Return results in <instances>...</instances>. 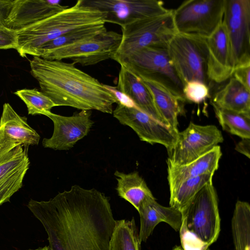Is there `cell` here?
<instances>
[{"instance_id":"4dcf8cb0","label":"cell","mask_w":250,"mask_h":250,"mask_svg":"<svg viewBox=\"0 0 250 250\" xmlns=\"http://www.w3.org/2000/svg\"><path fill=\"white\" fill-rule=\"evenodd\" d=\"M183 93L186 101L199 104L209 96V89L206 84L197 81L185 83Z\"/></svg>"},{"instance_id":"d6986e66","label":"cell","mask_w":250,"mask_h":250,"mask_svg":"<svg viewBox=\"0 0 250 250\" xmlns=\"http://www.w3.org/2000/svg\"><path fill=\"white\" fill-rule=\"evenodd\" d=\"M138 211L140 217L139 238L141 243L147 240L161 222L168 224L176 231H180L182 223L181 212L173 207L161 205L154 197L147 200Z\"/></svg>"},{"instance_id":"277c9868","label":"cell","mask_w":250,"mask_h":250,"mask_svg":"<svg viewBox=\"0 0 250 250\" xmlns=\"http://www.w3.org/2000/svg\"><path fill=\"white\" fill-rule=\"evenodd\" d=\"M181 212L182 223L179 232L185 250H206L217 240L221 220L212 183L201 188Z\"/></svg>"},{"instance_id":"e0dca14e","label":"cell","mask_w":250,"mask_h":250,"mask_svg":"<svg viewBox=\"0 0 250 250\" xmlns=\"http://www.w3.org/2000/svg\"><path fill=\"white\" fill-rule=\"evenodd\" d=\"M207 75L210 81L221 83L229 79L234 68L227 30L223 22L207 39Z\"/></svg>"},{"instance_id":"2e32d148","label":"cell","mask_w":250,"mask_h":250,"mask_svg":"<svg viewBox=\"0 0 250 250\" xmlns=\"http://www.w3.org/2000/svg\"><path fill=\"white\" fill-rule=\"evenodd\" d=\"M68 7L58 0H14L4 25L19 31Z\"/></svg>"},{"instance_id":"ffe728a7","label":"cell","mask_w":250,"mask_h":250,"mask_svg":"<svg viewBox=\"0 0 250 250\" xmlns=\"http://www.w3.org/2000/svg\"><path fill=\"white\" fill-rule=\"evenodd\" d=\"M120 65L117 89L128 96L139 109L166 125L158 112L151 94L142 79L124 65Z\"/></svg>"},{"instance_id":"4316f807","label":"cell","mask_w":250,"mask_h":250,"mask_svg":"<svg viewBox=\"0 0 250 250\" xmlns=\"http://www.w3.org/2000/svg\"><path fill=\"white\" fill-rule=\"evenodd\" d=\"M140 244L134 218L117 220L109 250H140Z\"/></svg>"},{"instance_id":"30bf717a","label":"cell","mask_w":250,"mask_h":250,"mask_svg":"<svg viewBox=\"0 0 250 250\" xmlns=\"http://www.w3.org/2000/svg\"><path fill=\"white\" fill-rule=\"evenodd\" d=\"M221 132L214 125H199L190 123L178 132L173 146L167 151V165L180 166L204 155L223 141Z\"/></svg>"},{"instance_id":"836d02e7","label":"cell","mask_w":250,"mask_h":250,"mask_svg":"<svg viewBox=\"0 0 250 250\" xmlns=\"http://www.w3.org/2000/svg\"><path fill=\"white\" fill-rule=\"evenodd\" d=\"M103 86L115 98L118 103L126 106L137 107L133 101L126 94L118 90L116 86L105 84H103Z\"/></svg>"},{"instance_id":"4fadbf2b","label":"cell","mask_w":250,"mask_h":250,"mask_svg":"<svg viewBox=\"0 0 250 250\" xmlns=\"http://www.w3.org/2000/svg\"><path fill=\"white\" fill-rule=\"evenodd\" d=\"M112 113L120 123L131 127L142 141L162 145L167 151L176 142L178 130L161 123L136 106L118 103Z\"/></svg>"},{"instance_id":"f1b7e54d","label":"cell","mask_w":250,"mask_h":250,"mask_svg":"<svg viewBox=\"0 0 250 250\" xmlns=\"http://www.w3.org/2000/svg\"><path fill=\"white\" fill-rule=\"evenodd\" d=\"M212 106L216 117L224 130L241 138H250V115Z\"/></svg>"},{"instance_id":"ac0fdd59","label":"cell","mask_w":250,"mask_h":250,"mask_svg":"<svg viewBox=\"0 0 250 250\" xmlns=\"http://www.w3.org/2000/svg\"><path fill=\"white\" fill-rule=\"evenodd\" d=\"M20 145L15 153L0 164V206L9 202L11 196L22 186L29 167L28 146Z\"/></svg>"},{"instance_id":"d4e9b609","label":"cell","mask_w":250,"mask_h":250,"mask_svg":"<svg viewBox=\"0 0 250 250\" xmlns=\"http://www.w3.org/2000/svg\"><path fill=\"white\" fill-rule=\"evenodd\" d=\"M231 231L235 250H250V205L238 201L231 222Z\"/></svg>"},{"instance_id":"3957f363","label":"cell","mask_w":250,"mask_h":250,"mask_svg":"<svg viewBox=\"0 0 250 250\" xmlns=\"http://www.w3.org/2000/svg\"><path fill=\"white\" fill-rule=\"evenodd\" d=\"M105 14L79 0L71 7L17 31L16 50L22 57H38L42 45L75 29L105 23Z\"/></svg>"},{"instance_id":"d6a6232c","label":"cell","mask_w":250,"mask_h":250,"mask_svg":"<svg viewBox=\"0 0 250 250\" xmlns=\"http://www.w3.org/2000/svg\"><path fill=\"white\" fill-rule=\"evenodd\" d=\"M231 77L250 90V65H242L235 68Z\"/></svg>"},{"instance_id":"9a60e30c","label":"cell","mask_w":250,"mask_h":250,"mask_svg":"<svg viewBox=\"0 0 250 250\" xmlns=\"http://www.w3.org/2000/svg\"><path fill=\"white\" fill-rule=\"evenodd\" d=\"M90 110H81L71 116H63L52 113L46 116L54 124V131L49 138H44V147L58 150H67L80 140L86 136L93 122Z\"/></svg>"},{"instance_id":"603a6c76","label":"cell","mask_w":250,"mask_h":250,"mask_svg":"<svg viewBox=\"0 0 250 250\" xmlns=\"http://www.w3.org/2000/svg\"><path fill=\"white\" fill-rule=\"evenodd\" d=\"M211 104L219 108L250 115V93L233 77L214 95Z\"/></svg>"},{"instance_id":"8fae6325","label":"cell","mask_w":250,"mask_h":250,"mask_svg":"<svg viewBox=\"0 0 250 250\" xmlns=\"http://www.w3.org/2000/svg\"><path fill=\"white\" fill-rule=\"evenodd\" d=\"M222 22L228 34L234 69L250 65V0H225Z\"/></svg>"},{"instance_id":"8d00e7d4","label":"cell","mask_w":250,"mask_h":250,"mask_svg":"<svg viewBox=\"0 0 250 250\" xmlns=\"http://www.w3.org/2000/svg\"><path fill=\"white\" fill-rule=\"evenodd\" d=\"M28 250H49L48 246H44L42 248H40L37 249L32 250V249H29Z\"/></svg>"},{"instance_id":"8992f818","label":"cell","mask_w":250,"mask_h":250,"mask_svg":"<svg viewBox=\"0 0 250 250\" xmlns=\"http://www.w3.org/2000/svg\"><path fill=\"white\" fill-rule=\"evenodd\" d=\"M140 78L165 86L184 102V83L169 58L167 47L149 46L136 50L118 62Z\"/></svg>"},{"instance_id":"cb8c5ba5","label":"cell","mask_w":250,"mask_h":250,"mask_svg":"<svg viewBox=\"0 0 250 250\" xmlns=\"http://www.w3.org/2000/svg\"><path fill=\"white\" fill-rule=\"evenodd\" d=\"M114 175L117 181L118 195L128 201L138 211L143 204L154 196L145 181L137 171L129 173L116 170Z\"/></svg>"},{"instance_id":"7402d4cb","label":"cell","mask_w":250,"mask_h":250,"mask_svg":"<svg viewBox=\"0 0 250 250\" xmlns=\"http://www.w3.org/2000/svg\"><path fill=\"white\" fill-rule=\"evenodd\" d=\"M140 78L150 91L155 106L166 124L178 130V117L182 111L180 102H184L163 84L147 79Z\"/></svg>"},{"instance_id":"1f68e13d","label":"cell","mask_w":250,"mask_h":250,"mask_svg":"<svg viewBox=\"0 0 250 250\" xmlns=\"http://www.w3.org/2000/svg\"><path fill=\"white\" fill-rule=\"evenodd\" d=\"M17 43V31L0 24V49H16Z\"/></svg>"},{"instance_id":"6da1fadb","label":"cell","mask_w":250,"mask_h":250,"mask_svg":"<svg viewBox=\"0 0 250 250\" xmlns=\"http://www.w3.org/2000/svg\"><path fill=\"white\" fill-rule=\"evenodd\" d=\"M27 207L48 236L49 250H109L116 221L109 198L95 188L72 186Z\"/></svg>"},{"instance_id":"5bb4252c","label":"cell","mask_w":250,"mask_h":250,"mask_svg":"<svg viewBox=\"0 0 250 250\" xmlns=\"http://www.w3.org/2000/svg\"><path fill=\"white\" fill-rule=\"evenodd\" d=\"M40 139L26 117L20 116L9 103L3 104L0 119V164L12 156L19 146L37 145Z\"/></svg>"},{"instance_id":"d590c367","label":"cell","mask_w":250,"mask_h":250,"mask_svg":"<svg viewBox=\"0 0 250 250\" xmlns=\"http://www.w3.org/2000/svg\"><path fill=\"white\" fill-rule=\"evenodd\" d=\"M250 138H242V140L236 144L235 149L250 158Z\"/></svg>"},{"instance_id":"52a82bcc","label":"cell","mask_w":250,"mask_h":250,"mask_svg":"<svg viewBox=\"0 0 250 250\" xmlns=\"http://www.w3.org/2000/svg\"><path fill=\"white\" fill-rule=\"evenodd\" d=\"M225 0H188L173 10L177 33L207 39L223 21Z\"/></svg>"},{"instance_id":"484cf974","label":"cell","mask_w":250,"mask_h":250,"mask_svg":"<svg viewBox=\"0 0 250 250\" xmlns=\"http://www.w3.org/2000/svg\"><path fill=\"white\" fill-rule=\"evenodd\" d=\"M213 175L206 174L187 179L169 190L170 206L181 211L201 188L212 183Z\"/></svg>"},{"instance_id":"7c38bea8","label":"cell","mask_w":250,"mask_h":250,"mask_svg":"<svg viewBox=\"0 0 250 250\" xmlns=\"http://www.w3.org/2000/svg\"><path fill=\"white\" fill-rule=\"evenodd\" d=\"M83 4L105 14V22L121 27L142 19L168 12L162 1L156 0H83Z\"/></svg>"},{"instance_id":"7a4b0ae2","label":"cell","mask_w":250,"mask_h":250,"mask_svg":"<svg viewBox=\"0 0 250 250\" xmlns=\"http://www.w3.org/2000/svg\"><path fill=\"white\" fill-rule=\"evenodd\" d=\"M30 73L40 90L56 106H67L81 110H96L112 114L115 98L97 79L82 71L74 63L34 56L30 61Z\"/></svg>"},{"instance_id":"74e56055","label":"cell","mask_w":250,"mask_h":250,"mask_svg":"<svg viewBox=\"0 0 250 250\" xmlns=\"http://www.w3.org/2000/svg\"><path fill=\"white\" fill-rule=\"evenodd\" d=\"M172 250H185L181 246L175 247ZM206 250H209L208 249Z\"/></svg>"},{"instance_id":"44dd1931","label":"cell","mask_w":250,"mask_h":250,"mask_svg":"<svg viewBox=\"0 0 250 250\" xmlns=\"http://www.w3.org/2000/svg\"><path fill=\"white\" fill-rule=\"evenodd\" d=\"M222 156L219 146L187 164L180 166L167 165V180L169 190L183 181L206 174H214L219 167Z\"/></svg>"},{"instance_id":"83f0119b","label":"cell","mask_w":250,"mask_h":250,"mask_svg":"<svg viewBox=\"0 0 250 250\" xmlns=\"http://www.w3.org/2000/svg\"><path fill=\"white\" fill-rule=\"evenodd\" d=\"M105 30L106 29L105 23H100L74 29L42 45L39 51L38 57H39L41 53L42 52L75 44L93 38Z\"/></svg>"},{"instance_id":"ba28073f","label":"cell","mask_w":250,"mask_h":250,"mask_svg":"<svg viewBox=\"0 0 250 250\" xmlns=\"http://www.w3.org/2000/svg\"><path fill=\"white\" fill-rule=\"evenodd\" d=\"M167 51L184 84L197 81L208 85L210 81L207 75V39L177 33L169 42Z\"/></svg>"},{"instance_id":"5b68a950","label":"cell","mask_w":250,"mask_h":250,"mask_svg":"<svg viewBox=\"0 0 250 250\" xmlns=\"http://www.w3.org/2000/svg\"><path fill=\"white\" fill-rule=\"evenodd\" d=\"M122 39L113 60L117 62L132 52L149 46L166 47L177 31L173 10L121 27Z\"/></svg>"},{"instance_id":"e575fe53","label":"cell","mask_w":250,"mask_h":250,"mask_svg":"<svg viewBox=\"0 0 250 250\" xmlns=\"http://www.w3.org/2000/svg\"><path fill=\"white\" fill-rule=\"evenodd\" d=\"M12 4V0H0V24L4 25Z\"/></svg>"},{"instance_id":"f546056e","label":"cell","mask_w":250,"mask_h":250,"mask_svg":"<svg viewBox=\"0 0 250 250\" xmlns=\"http://www.w3.org/2000/svg\"><path fill=\"white\" fill-rule=\"evenodd\" d=\"M14 94L25 104L29 115L46 116L51 112L52 108L56 106L50 99L36 88L20 89Z\"/></svg>"},{"instance_id":"9c48e42d","label":"cell","mask_w":250,"mask_h":250,"mask_svg":"<svg viewBox=\"0 0 250 250\" xmlns=\"http://www.w3.org/2000/svg\"><path fill=\"white\" fill-rule=\"evenodd\" d=\"M122 35L105 30L93 38L75 44L41 53L39 57L49 60L69 59L83 66L94 65L113 59L121 42Z\"/></svg>"}]
</instances>
